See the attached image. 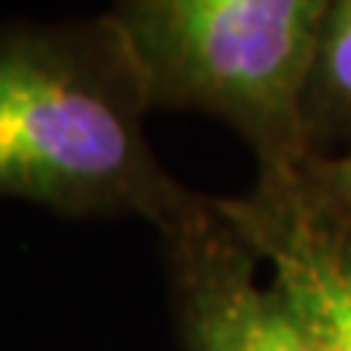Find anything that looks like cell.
Returning a JSON list of instances; mask_svg holds the SVG:
<instances>
[{
  "label": "cell",
  "mask_w": 351,
  "mask_h": 351,
  "mask_svg": "<svg viewBox=\"0 0 351 351\" xmlns=\"http://www.w3.org/2000/svg\"><path fill=\"white\" fill-rule=\"evenodd\" d=\"M152 97L112 15L0 21V196L170 232L208 196L147 141Z\"/></svg>",
  "instance_id": "6da1fadb"
},
{
  "label": "cell",
  "mask_w": 351,
  "mask_h": 351,
  "mask_svg": "<svg viewBox=\"0 0 351 351\" xmlns=\"http://www.w3.org/2000/svg\"><path fill=\"white\" fill-rule=\"evenodd\" d=\"M331 0H112L152 108L232 126L258 170L302 167V100Z\"/></svg>",
  "instance_id": "7a4b0ae2"
},
{
  "label": "cell",
  "mask_w": 351,
  "mask_h": 351,
  "mask_svg": "<svg viewBox=\"0 0 351 351\" xmlns=\"http://www.w3.org/2000/svg\"><path fill=\"white\" fill-rule=\"evenodd\" d=\"M214 208L255 252L319 351H351V223L302 167L258 170L252 191Z\"/></svg>",
  "instance_id": "3957f363"
},
{
  "label": "cell",
  "mask_w": 351,
  "mask_h": 351,
  "mask_svg": "<svg viewBox=\"0 0 351 351\" xmlns=\"http://www.w3.org/2000/svg\"><path fill=\"white\" fill-rule=\"evenodd\" d=\"M161 237L184 351H319L214 199Z\"/></svg>",
  "instance_id": "277c9868"
},
{
  "label": "cell",
  "mask_w": 351,
  "mask_h": 351,
  "mask_svg": "<svg viewBox=\"0 0 351 351\" xmlns=\"http://www.w3.org/2000/svg\"><path fill=\"white\" fill-rule=\"evenodd\" d=\"M307 158L351 147V0H331L302 100Z\"/></svg>",
  "instance_id": "5b68a950"
},
{
  "label": "cell",
  "mask_w": 351,
  "mask_h": 351,
  "mask_svg": "<svg viewBox=\"0 0 351 351\" xmlns=\"http://www.w3.org/2000/svg\"><path fill=\"white\" fill-rule=\"evenodd\" d=\"M302 170L313 188L351 223V147L334 152V156L307 158Z\"/></svg>",
  "instance_id": "8992f818"
}]
</instances>
